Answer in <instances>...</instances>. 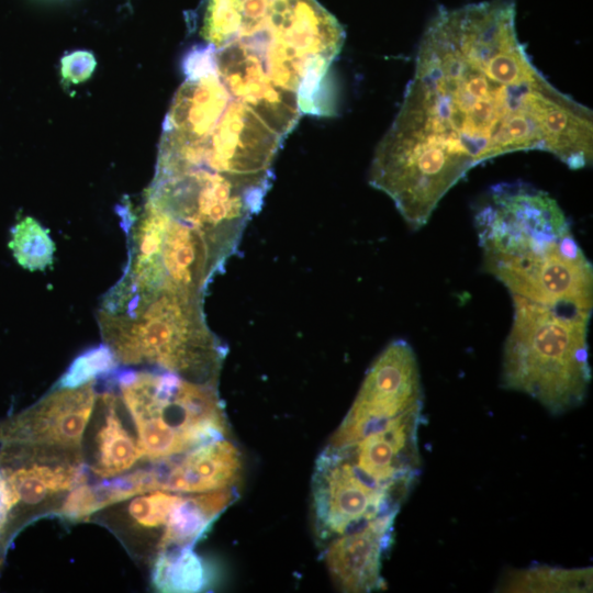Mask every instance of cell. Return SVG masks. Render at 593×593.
<instances>
[{"label": "cell", "mask_w": 593, "mask_h": 593, "mask_svg": "<svg viewBox=\"0 0 593 593\" xmlns=\"http://www.w3.org/2000/svg\"><path fill=\"white\" fill-rule=\"evenodd\" d=\"M112 349L104 343L77 356L63 373L56 388H78L97 378L110 376L118 368Z\"/></svg>", "instance_id": "obj_21"}, {"label": "cell", "mask_w": 593, "mask_h": 593, "mask_svg": "<svg viewBox=\"0 0 593 593\" xmlns=\"http://www.w3.org/2000/svg\"><path fill=\"white\" fill-rule=\"evenodd\" d=\"M513 322L502 355V387L530 396L553 415L578 407L591 382V314L521 298H513Z\"/></svg>", "instance_id": "obj_4"}, {"label": "cell", "mask_w": 593, "mask_h": 593, "mask_svg": "<svg viewBox=\"0 0 593 593\" xmlns=\"http://www.w3.org/2000/svg\"><path fill=\"white\" fill-rule=\"evenodd\" d=\"M593 588L592 568H561L534 564L511 570L499 581L497 592L582 593Z\"/></svg>", "instance_id": "obj_18"}, {"label": "cell", "mask_w": 593, "mask_h": 593, "mask_svg": "<svg viewBox=\"0 0 593 593\" xmlns=\"http://www.w3.org/2000/svg\"><path fill=\"white\" fill-rule=\"evenodd\" d=\"M243 460L228 437L208 441L146 469L150 491L192 494L236 489Z\"/></svg>", "instance_id": "obj_14"}, {"label": "cell", "mask_w": 593, "mask_h": 593, "mask_svg": "<svg viewBox=\"0 0 593 593\" xmlns=\"http://www.w3.org/2000/svg\"><path fill=\"white\" fill-rule=\"evenodd\" d=\"M423 411L411 412L343 446L344 457L369 483L403 502L421 469L418 428Z\"/></svg>", "instance_id": "obj_12"}, {"label": "cell", "mask_w": 593, "mask_h": 593, "mask_svg": "<svg viewBox=\"0 0 593 593\" xmlns=\"http://www.w3.org/2000/svg\"><path fill=\"white\" fill-rule=\"evenodd\" d=\"M236 489L183 494L163 529L158 549L192 546L235 500Z\"/></svg>", "instance_id": "obj_16"}, {"label": "cell", "mask_w": 593, "mask_h": 593, "mask_svg": "<svg viewBox=\"0 0 593 593\" xmlns=\"http://www.w3.org/2000/svg\"><path fill=\"white\" fill-rule=\"evenodd\" d=\"M82 458H30L13 471H2L18 502L37 504L85 482Z\"/></svg>", "instance_id": "obj_15"}, {"label": "cell", "mask_w": 593, "mask_h": 593, "mask_svg": "<svg viewBox=\"0 0 593 593\" xmlns=\"http://www.w3.org/2000/svg\"><path fill=\"white\" fill-rule=\"evenodd\" d=\"M484 269L512 298L591 314L592 266L557 201L524 181L492 186L474 209Z\"/></svg>", "instance_id": "obj_2"}, {"label": "cell", "mask_w": 593, "mask_h": 593, "mask_svg": "<svg viewBox=\"0 0 593 593\" xmlns=\"http://www.w3.org/2000/svg\"><path fill=\"white\" fill-rule=\"evenodd\" d=\"M16 504L14 495L2 471H0V529L4 524L8 513Z\"/></svg>", "instance_id": "obj_24"}, {"label": "cell", "mask_w": 593, "mask_h": 593, "mask_svg": "<svg viewBox=\"0 0 593 593\" xmlns=\"http://www.w3.org/2000/svg\"><path fill=\"white\" fill-rule=\"evenodd\" d=\"M61 64L64 78L72 83L87 79L96 65L93 56L87 52L72 53L66 56Z\"/></svg>", "instance_id": "obj_23"}, {"label": "cell", "mask_w": 593, "mask_h": 593, "mask_svg": "<svg viewBox=\"0 0 593 593\" xmlns=\"http://www.w3.org/2000/svg\"><path fill=\"white\" fill-rule=\"evenodd\" d=\"M182 495V493L164 490H153L137 494L130 502L127 514L141 527L164 529Z\"/></svg>", "instance_id": "obj_22"}, {"label": "cell", "mask_w": 593, "mask_h": 593, "mask_svg": "<svg viewBox=\"0 0 593 593\" xmlns=\"http://www.w3.org/2000/svg\"><path fill=\"white\" fill-rule=\"evenodd\" d=\"M192 15L203 45L264 40L323 67H331L345 41L340 23L316 0H202Z\"/></svg>", "instance_id": "obj_6"}, {"label": "cell", "mask_w": 593, "mask_h": 593, "mask_svg": "<svg viewBox=\"0 0 593 593\" xmlns=\"http://www.w3.org/2000/svg\"><path fill=\"white\" fill-rule=\"evenodd\" d=\"M98 401L103 418L96 435L97 451L90 469L98 477L112 478L130 470L143 457L120 417L119 400L113 392L98 395Z\"/></svg>", "instance_id": "obj_17"}, {"label": "cell", "mask_w": 593, "mask_h": 593, "mask_svg": "<svg viewBox=\"0 0 593 593\" xmlns=\"http://www.w3.org/2000/svg\"><path fill=\"white\" fill-rule=\"evenodd\" d=\"M97 318L119 363L146 365L216 384L226 347L206 324L201 294L178 290L131 293L111 288Z\"/></svg>", "instance_id": "obj_3"}, {"label": "cell", "mask_w": 593, "mask_h": 593, "mask_svg": "<svg viewBox=\"0 0 593 593\" xmlns=\"http://www.w3.org/2000/svg\"><path fill=\"white\" fill-rule=\"evenodd\" d=\"M124 225L128 260L115 284L123 291L178 290L203 295L226 261L202 232L146 195L136 214L126 213Z\"/></svg>", "instance_id": "obj_7"}, {"label": "cell", "mask_w": 593, "mask_h": 593, "mask_svg": "<svg viewBox=\"0 0 593 593\" xmlns=\"http://www.w3.org/2000/svg\"><path fill=\"white\" fill-rule=\"evenodd\" d=\"M513 0L440 7L426 25L401 107L374 150L369 183L413 228L477 165L542 150L569 168L593 158V114L534 65Z\"/></svg>", "instance_id": "obj_1"}, {"label": "cell", "mask_w": 593, "mask_h": 593, "mask_svg": "<svg viewBox=\"0 0 593 593\" xmlns=\"http://www.w3.org/2000/svg\"><path fill=\"white\" fill-rule=\"evenodd\" d=\"M172 216L202 232L227 260L265 193L202 168L156 172L145 194Z\"/></svg>", "instance_id": "obj_8"}, {"label": "cell", "mask_w": 593, "mask_h": 593, "mask_svg": "<svg viewBox=\"0 0 593 593\" xmlns=\"http://www.w3.org/2000/svg\"><path fill=\"white\" fill-rule=\"evenodd\" d=\"M395 517L370 519L322 545L324 563L340 591L367 593L385 588L381 570L393 541Z\"/></svg>", "instance_id": "obj_13"}, {"label": "cell", "mask_w": 593, "mask_h": 593, "mask_svg": "<svg viewBox=\"0 0 593 593\" xmlns=\"http://www.w3.org/2000/svg\"><path fill=\"white\" fill-rule=\"evenodd\" d=\"M312 495L315 534L321 546L370 519L398 514L402 504L366 481L344 457L328 447L315 461Z\"/></svg>", "instance_id": "obj_11"}, {"label": "cell", "mask_w": 593, "mask_h": 593, "mask_svg": "<svg viewBox=\"0 0 593 593\" xmlns=\"http://www.w3.org/2000/svg\"><path fill=\"white\" fill-rule=\"evenodd\" d=\"M145 460L175 459L197 446L228 437V423L216 384L195 382L159 370L114 371Z\"/></svg>", "instance_id": "obj_5"}, {"label": "cell", "mask_w": 593, "mask_h": 593, "mask_svg": "<svg viewBox=\"0 0 593 593\" xmlns=\"http://www.w3.org/2000/svg\"><path fill=\"white\" fill-rule=\"evenodd\" d=\"M152 580L160 592H200L209 585V569L192 546L160 550L155 559Z\"/></svg>", "instance_id": "obj_19"}, {"label": "cell", "mask_w": 593, "mask_h": 593, "mask_svg": "<svg viewBox=\"0 0 593 593\" xmlns=\"http://www.w3.org/2000/svg\"><path fill=\"white\" fill-rule=\"evenodd\" d=\"M96 380L56 388L0 426V443L29 458H81V441L98 400Z\"/></svg>", "instance_id": "obj_10"}, {"label": "cell", "mask_w": 593, "mask_h": 593, "mask_svg": "<svg viewBox=\"0 0 593 593\" xmlns=\"http://www.w3.org/2000/svg\"><path fill=\"white\" fill-rule=\"evenodd\" d=\"M423 411V388L415 353L392 340L369 367L359 391L328 446L353 443L404 414Z\"/></svg>", "instance_id": "obj_9"}, {"label": "cell", "mask_w": 593, "mask_h": 593, "mask_svg": "<svg viewBox=\"0 0 593 593\" xmlns=\"http://www.w3.org/2000/svg\"><path fill=\"white\" fill-rule=\"evenodd\" d=\"M9 247L16 262L30 271H43L51 266L56 249L49 231L31 216L14 224Z\"/></svg>", "instance_id": "obj_20"}]
</instances>
